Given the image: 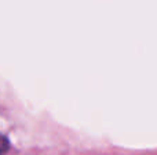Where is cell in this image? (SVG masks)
<instances>
[{
  "instance_id": "6da1fadb",
  "label": "cell",
  "mask_w": 157,
  "mask_h": 155,
  "mask_svg": "<svg viewBox=\"0 0 157 155\" xmlns=\"http://www.w3.org/2000/svg\"><path fill=\"white\" fill-rule=\"evenodd\" d=\"M10 150V142L4 135L0 133V155H6Z\"/></svg>"
}]
</instances>
